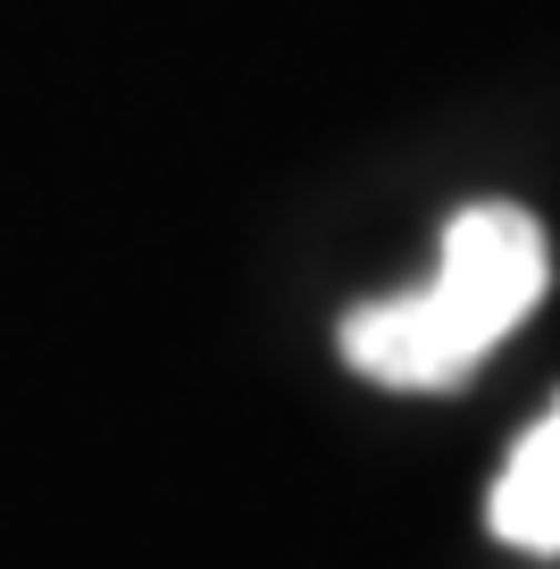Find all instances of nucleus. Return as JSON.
I'll use <instances>...</instances> for the list:
<instances>
[{
  "mask_svg": "<svg viewBox=\"0 0 560 569\" xmlns=\"http://www.w3.org/2000/svg\"><path fill=\"white\" fill-rule=\"evenodd\" d=\"M543 284H552V243H543L536 210L469 201L443 227L436 277L393 302H360L334 327V352L386 393H452L477 377L493 343L536 319Z\"/></svg>",
  "mask_w": 560,
  "mask_h": 569,
  "instance_id": "obj_1",
  "label": "nucleus"
},
{
  "mask_svg": "<svg viewBox=\"0 0 560 569\" xmlns=\"http://www.w3.org/2000/svg\"><path fill=\"white\" fill-rule=\"evenodd\" d=\"M486 528L502 536L510 552H536V561H560V402L543 410L519 436V452L502 461L486 502Z\"/></svg>",
  "mask_w": 560,
  "mask_h": 569,
  "instance_id": "obj_2",
  "label": "nucleus"
}]
</instances>
